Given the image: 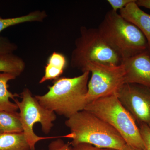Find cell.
<instances>
[{"label": "cell", "instance_id": "cell-7", "mask_svg": "<svg viewBox=\"0 0 150 150\" xmlns=\"http://www.w3.org/2000/svg\"><path fill=\"white\" fill-rule=\"evenodd\" d=\"M91 73L86 95L87 104L98 98L115 94L125 84V70L123 64L118 66L97 62L88 63L83 72Z\"/></svg>", "mask_w": 150, "mask_h": 150}, {"label": "cell", "instance_id": "cell-23", "mask_svg": "<svg viewBox=\"0 0 150 150\" xmlns=\"http://www.w3.org/2000/svg\"><path fill=\"white\" fill-rule=\"evenodd\" d=\"M144 150L142 149H139L132 146H129L127 144L125 145L124 147L121 150Z\"/></svg>", "mask_w": 150, "mask_h": 150}, {"label": "cell", "instance_id": "cell-6", "mask_svg": "<svg viewBox=\"0 0 150 150\" xmlns=\"http://www.w3.org/2000/svg\"><path fill=\"white\" fill-rule=\"evenodd\" d=\"M21 96V101H19L17 99L14 101L20 110L19 113L23 133L31 150H35V144L38 142L56 137L37 136L33 131L34 124L40 123L43 133L48 134L54 126L53 122L56 120V113L40 105L35 97L32 96L31 92L28 88L23 89Z\"/></svg>", "mask_w": 150, "mask_h": 150}, {"label": "cell", "instance_id": "cell-18", "mask_svg": "<svg viewBox=\"0 0 150 150\" xmlns=\"http://www.w3.org/2000/svg\"><path fill=\"white\" fill-rule=\"evenodd\" d=\"M144 144V150H150V129L144 124L139 126Z\"/></svg>", "mask_w": 150, "mask_h": 150}, {"label": "cell", "instance_id": "cell-21", "mask_svg": "<svg viewBox=\"0 0 150 150\" xmlns=\"http://www.w3.org/2000/svg\"><path fill=\"white\" fill-rule=\"evenodd\" d=\"M70 150H107V149L96 147L89 144H80L75 146H71Z\"/></svg>", "mask_w": 150, "mask_h": 150}, {"label": "cell", "instance_id": "cell-25", "mask_svg": "<svg viewBox=\"0 0 150 150\" xmlns=\"http://www.w3.org/2000/svg\"></svg>", "mask_w": 150, "mask_h": 150}, {"label": "cell", "instance_id": "cell-12", "mask_svg": "<svg viewBox=\"0 0 150 150\" xmlns=\"http://www.w3.org/2000/svg\"><path fill=\"white\" fill-rule=\"evenodd\" d=\"M14 75L8 73H0V111L16 112L18 108L16 103H12L10 99L14 100L19 97L17 93H13L8 90V82L16 79Z\"/></svg>", "mask_w": 150, "mask_h": 150}, {"label": "cell", "instance_id": "cell-1", "mask_svg": "<svg viewBox=\"0 0 150 150\" xmlns=\"http://www.w3.org/2000/svg\"><path fill=\"white\" fill-rule=\"evenodd\" d=\"M90 74L86 71L75 77L59 78L48 86L46 94L34 97L46 109L69 118L84 110L87 105L86 95Z\"/></svg>", "mask_w": 150, "mask_h": 150}, {"label": "cell", "instance_id": "cell-13", "mask_svg": "<svg viewBox=\"0 0 150 150\" xmlns=\"http://www.w3.org/2000/svg\"><path fill=\"white\" fill-rule=\"evenodd\" d=\"M23 132L19 113L0 111V135Z\"/></svg>", "mask_w": 150, "mask_h": 150}, {"label": "cell", "instance_id": "cell-3", "mask_svg": "<svg viewBox=\"0 0 150 150\" xmlns=\"http://www.w3.org/2000/svg\"><path fill=\"white\" fill-rule=\"evenodd\" d=\"M98 28L123 61L148 50L147 42L142 31L117 12H107Z\"/></svg>", "mask_w": 150, "mask_h": 150}, {"label": "cell", "instance_id": "cell-4", "mask_svg": "<svg viewBox=\"0 0 150 150\" xmlns=\"http://www.w3.org/2000/svg\"><path fill=\"white\" fill-rule=\"evenodd\" d=\"M84 110L91 112L113 127L126 144L144 150L139 128L116 94L104 97L87 105Z\"/></svg>", "mask_w": 150, "mask_h": 150}, {"label": "cell", "instance_id": "cell-19", "mask_svg": "<svg viewBox=\"0 0 150 150\" xmlns=\"http://www.w3.org/2000/svg\"><path fill=\"white\" fill-rule=\"evenodd\" d=\"M71 148L69 143H65L62 139H57L50 143L48 150H70Z\"/></svg>", "mask_w": 150, "mask_h": 150}, {"label": "cell", "instance_id": "cell-15", "mask_svg": "<svg viewBox=\"0 0 150 150\" xmlns=\"http://www.w3.org/2000/svg\"><path fill=\"white\" fill-rule=\"evenodd\" d=\"M0 150H31L23 132L0 135Z\"/></svg>", "mask_w": 150, "mask_h": 150}, {"label": "cell", "instance_id": "cell-17", "mask_svg": "<svg viewBox=\"0 0 150 150\" xmlns=\"http://www.w3.org/2000/svg\"><path fill=\"white\" fill-rule=\"evenodd\" d=\"M17 46L8 38L0 35V54H13L17 49Z\"/></svg>", "mask_w": 150, "mask_h": 150}, {"label": "cell", "instance_id": "cell-9", "mask_svg": "<svg viewBox=\"0 0 150 150\" xmlns=\"http://www.w3.org/2000/svg\"><path fill=\"white\" fill-rule=\"evenodd\" d=\"M125 84H137L150 87V52L149 50L123 60Z\"/></svg>", "mask_w": 150, "mask_h": 150}, {"label": "cell", "instance_id": "cell-8", "mask_svg": "<svg viewBox=\"0 0 150 150\" xmlns=\"http://www.w3.org/2000/svg\"><path fill=\"white\" fill-rule=\"evenodd\" d=\"M115 94L137 124L150 129V87L125 83Z\"/></svg>", "mask_w": 150, "mask_h": 150}, {"label": "cell", "instance_id": "cell-10", "mask_svg": "<svg viewBox=\"0 0 150 150\" xmlns=\"http://www.w3.org/2000/svg\"><path fill=\"white\" fill-rule=\"evenodd\" d=\"M134 0L120 11L123 18L134 24L142 31L147 42L150 52V14L140 8Z\"/></svg>", "mask_w": 150, "mask_h": 150}, {"label": "cell", "instance_id": "cell-22", "mask_svg": "<svg viewBox=\"0 0 150 150\" xmlns=\"http://www.w3.org/2000/svg\"><path fill=\"white\" fill-rule=\"evenodd\" d=\"M136 3L139 7H142L150 9V0H137Z\"/></svg>", "mask_w": 150, "mask_h": 150}, {"label": "cell", "instance_id": "cell-14", "mask_svg": "<svg viewBox=\"0 0 150 150\" xmlns=\"http://www.w3.org/2000/svg\"><path fill=\"white\" fill-rule=\"evenodd\" d=\"M25 63L13 54H0V73H8L17 77L23 72Z\"/></svg>", "mask_w": 150, "mask_h": 150}, {"label": "cell", "instance_id": "cell-20", "mask_svg": "<svg viewBox=\"0 0 150 150\" xmlns=\"http://www.w3.org/2000/svg\"><path fill=\"white\" fill-rule=\"evenodd\" d=\"M134 0H108L107 2L111 6L112 10L117 12L125 8Z\"/></svg>", "mask_w": 150, "mask_h": 150}, {"label": "cell", "instance_id": "cell-16", "mask_svg": "<svg viewBox=\"0 0 150 150\" xmlns=\"http://www.w3.org/2000/svg\"><path fill=\"white\" fill-rule=\"evenodd\" d=\"M47 16L45 11L35 10L25 15L17 17L3 18L0 16V34L4 30L16 25L31 22H42Z\"/></svg>", "mask_w": 150, "mask_h": 150}, {"label": "cell", "instance_id": "cell-11", "mask_svg": "<svg viewBox=\"0 0 150 150\" xmlns=\"http://www.w3.org/2000/svg\"><path fill=\"white\" fill-rule=\"evenodd\" d=\"M67 60L64 55L54 52L48 57L45 67L44 76L39 81L43 83L46 81L56 80L63 74L67 66Z\"/></svg>", "mask_w": 150, "mask_h": 150}, {"label": "cell", "instance_id": "cell-2", "mask_svg": "<svg viewBox=\"0 0 150 150\" xmlns=\"http://www.w3.org/2000/svg\"><path fill=\"white\" fill-rule=\"evenodd\" d=\"M65 124L70 133L62 137L71 139V146L87 144L101 149L120 150L126 144L113 127L86 110L68 118Z\"/></svg>", "mask_w": 150, "mask_h": 150}, {"label": "cell", "instance_id": "cell-24", "mask_svg": "<svg viewBox=\"0 0 150 150\" xmlns=\"http://www.w3.org/2000/svg\"><path fill=\"white\" fill-rule=\"evenodd\" d=\"M107 150H116L112 149H108Z\"/></svg>", "mask_w": 150, "mask_h": 150}, {"label": "cell", "instance_id": "cell-5", "mask_svg": "<svg viewBox=\"0 0 150 150\" xmlns=\"http://www.w3.org/2000/svg\"><path fill=\"white\" fill-rule=\"evenodd\" d=\"M75 45L71 57V66L82 72L86 66L91 62L118 66L123 62L98 28L81 27L80 35L76 39Z\"/></svg>", "mask_w": 150, "mask_h": 150}]
</instances>
